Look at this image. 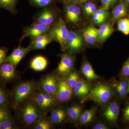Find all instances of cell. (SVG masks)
I'll use <instances>...</instances> for the list:
<instances>
[{
	"label": "cell",
	"mask_w": 129,
	"mask_h": 129,
	"mask_svg": "<svg viewBox=\"0 0 129 129\" xmlns=\"http://www.w3.org/2000/svg\"><path fill=\"white\" fill-rule=\"evenodd\" d=\"M10 90V108L16 109L24 103L32 99L37 89V82L25 80L14 83Z\"/></svg>",
	"instance_id": "obj_1"
},
{
	"label": "cell",
	"mask_w": 129,
	"mask_h": 129,
	"mask_svg": "<svg viewBox=\"0 0 129 129\" xmlns=\"http://www.w3.org/2000/svg\"><path fill=\"white\" fill-rule=\"evenodd\" d=\"M15 117L20 128H29L44 113L33 100L25 102L15 109Z\"/></svg>",
	"instance_id": "obj_2"
},
{
	"label": "cell",
	"mask_w": 129,
	"mask_h": 129,
	"mask_svg": "<svg viewBox=\"0 0 129 129\" xmlns=\"http://www.w3.org/2000/svg\"><path fill=\"white\" fill-rule=\"evenodd\" d=\"M114 95L113 86L99 83L91 88L89 96L97 104L105 105L112 101Z\"/></svg>",
	"instance_id": "obj_3"
},
{
	"label": "cell",
	"mask_w": 129,
	"mask_h": 129,
	"mask_svg": "<svg viewBox=\"0 0 129 129\" xmlns=\"http://www.w3.org/2000/svg\"><path fill=\"white\" fill-rule=\"evenodd\" d=\"M69 32L66 22L61 18L53 25L50 32L54 42L60 44L63 52L67 50Z\"/></svg>",
	"instance_id": "obj_4"
},
{
	"label": "cell",
	"mask_w": 129,
	"mask_h": 129,
	"mask_svg": "<svg viewBox=\"0 0 129 129\" xmlns=\"http://www.w3.org/2000/svg\"><path fill=\"white\" fill-rule=\"evenodd\" d=\"M41 9L35 14L33 23L52 26L60 18L59 17V11L54 5Z\"/></svg>",
	"instance_id": "obj_5"
},
{
	"label": "cell",
	"mask_w": 129,
	"mask_h": 129,
	"mask_svg": "<svg viewBox=\"0 0 129 129\" xmlns=\"http://www.w3.org/2000/svg\"><path fill=\"white\" fill-rule=\"evenodd\" d=\"M45 113L51 112L58 104L55 98L50 94L37 89L32 99Z\"/></svg>",
	"instance_id": "obj_6"
},
{
	"label": "cell",
	"mask_w": 129,
	"mask_h": 129,
	"mask_svg": "<svg viewBox=\"0 0 129 129\" xmlns=\"http://www.w3.org/2000/svg\"><path fill=\"white\" fill-rule=\"evenodd\" d=\"M60 78L55 72L43 75L37 82V89L54 96L58 88Z\"/></svg>",
	"instance_id": "obj_7"
},
{
	"label": "cell",
	"mask_w": 129,
	"mask_h": 129,
	"mask_svg": "<svg viewBox=\"0 0 129 129\" xmlns=\"http://www.w3.org/2000/svg\"><path fill=\"white\" fill-rule=\"evenodd\" d=\"M85 42L82 31L69 30L67 52L72 55L80 52L84 47Z\"/></svg>",
	"instance_id": "obj_8"
},
{
	"label": "cell",
	"mask_w": 129,
	"mask_h": 129,
	"mask_svg": "<svg viewBox=\"0 0 129 129\" xmlns=\"http://www.w3.org/2000/svg\"><path fill=\"white\" fill-rule=\"evenodd\" d=\"M16 68L6 61L0 65V81L6 85L20 81V73Z\"/></svg>",
	"instance_id": "obj_9"
},
{
	"label": "cell",
	"mask_w": 129,
	"mask_h": 129,
	"mask_svg": "<svg viewBox=\"0 0 129 129\" xmlns=\"http://www.w3.org/2000/svg\"><path fill=\"white\" fill-rule=\"evenodd\" d=\"M64 21L70 25L75 26L80 23L82 18L81 9L74 3H63Z\"/></svg>",
	"instance_id": "obj_10"
},
{
	"label": "cell",
	"mask_w": 129,
	"mask_h": 129,
	"mask_svg": "<svg viewBox=\"0 0 129 129\" xmlns=\"http://www.w3.org/2000/svg\"><path fill=\"white\" fill-rule=\"evenodd\" d=\"M120 111V106L117 101L112 100L104 106L103 109V116L111 125L117 126Z\"/></svg>",
	"instance_id": "obj_11"
},
{
	"label": "cell",
	"mask_w": 129,
	"mask_h": 129,
	"mask_svg": "<svg viewBox=\"0 0 129 129\" xmlns=\"http://www.w3.org/2000/svg\"><path fill=\"white\" fill-rule=\"evenodd\" d=\"M60 56L61 61L55 72L61 78H65L74 69L75 57L65 52Z\"/></svg>",
	"instance_id": "obj_12"
},
{
	"label": "cell",
	"mask_w": 129,
	"mask_h": 129,
	"mask_svg": "<svg viewBox=\"0 0 129 129\" xmlns=\"http://www.w3.org/2000/svg\"><path fill=\"white\" fill-rule=\"evenodd\" d=\"M52 26L44 24L33 23L31 25L24 28L23 34L19 40V42L21 43L25 37L33 39L43 34L48 33L50 31Z\"/></svg>",
	"instance_id": "obj_13"
},
{
	"label": "cell",
	"mask_w": 129,
	"mask_h": 129,
	"mask_svg": "<svg viewBox=\"0 0 129 129\" xmlns=\"http://www.w3.org/2000/svg\"><path fill=\"white\" fill-rule=\"evenodd\" d=\"M73 94V89L67 84L64 78L60 77L58 88L54 95L58 104L68 102L72 99Z\"/></svg>",
	"instance_id": "obj_14"
},
{
	"label": "cell",
	"mask_w": 129,
	"mask_h": 129,
	"mask_svg": "<svg viewBox=\"0 0 129 129\" xmlns=\"http://www.w3.org/2000/svg\"><path fill=\"white\" fill-rule=\"evenodd\" d=\"M30 40V44L28 46L30 51L44 50L48 44L54 42L50 32L43 34Z\"/></svg>",
	"instance_id": "obj_15"
},
{
	"label": "cell",
	"mask_w": 129,
	"mask_h": 129,
	"mask_svg": "<svg viewBox=\"0 0 129 129\" xmlns=\"http://www.w3.org/2000/svg\"><path fill=\"white\" fill-rule=\"evenodd\" d=\"M30 51H31L28 47L24 48L21 46L20 43L18 46L14 48L12 53L7 56L5 61L9 62L16 68L21 60L25 57Z\"/></svg>",
	"instance_id": "obj_16"
},
{
	"label": "cell",
	"mask_w": 129,
	"mask_h": 129,
	"mask_svg": "<svg viewBox=\"0 0 129 129\" xmlns=\"http://www.w3.org/2000/svg\"><path fill=\"white\" fill-rule=\"evenodd\" d=\"M128 12L129 4L125 1L120 0L112 11L113 22H116L120 19L125 17L128 16Z\"/></svg>",
	"instance_id": "obj_17"
},
{
	"label": "cell",
	"mask_w": 129,
	"mask_h": 129,
	"mask_svg": "<svg viewBox=\"0 0 129 129\" xmlns=\"http://www.w3.org/2000/svg\"><path fill=\"white\" fill-rule=\"evenodd\" d=\"M58 105L59 104L56 106L51 111L50 116L55 125L62 124L68 121L67 109Z\"/></svg>",
	"instance_id": "obj_18"
},
{
	"label": "cell",
	"mask_w": 129,
	"mask_h": 129,
	"mask_svg": "<svg viewBox=\"0 0 129 129\" xmlns=\"http://www.w3.org/2000/svg\"><path fill=\"white\" fill-rule=\"evenodd\" d=\"M114 31L113 23L111 21H106L98 29L97 43L100 45L103 44L112 34Z\"/></svg>",
	"instance_id": "obj_19"
},
{
	"label": "cell",
	"mask_w": 129,
	"mask_h": 129,
	"mask_svg": "<svg viewBox=\"0 0 129 129\" xmlns=\"http://www.w3.org/2000/svg\"><path fill=\"white\" fill-rule=\"evenodd\" d=\"M86 43L89 45H94L98 40V29L92 25L85 27L82 31Z\"/></svg>",
	"instance_id": "obj_20"
},
{
	"label": "cell",
	"mask_w": 129,
	"mask_h": 129,
	"mask_svg": "<svg viewBox=\"0 0 129 129\" xmlns=\"http://www.w3.org/2000/svg\"><path fill=\"white\" fill-rule=\"evenodd\" d=\"M91 88L92 86L89 82L80 78L73 89L74 94L80 98L89 96Z\"/></svg>",
	"instance_id": "obj_21"
},
{
	"label": "cell",
	"mask_w": 129,
	"mask_h": 129,
	"mask_svg": "<svg viewBox=\"0 0 129 129\" xmlns=\"http://www.w3.org/2000/svg\"><path fill=\"white\" fill-rule=\"evenodd\" d=\"M129 78H120L113 86L115 94L120 100L126 99L128 95V84Z\"/></svg>",
	"instance_id": "obj_22"
},
{
	"label": "cell",
	"mask_w": 129,
	"mask_h": 129,
	"mask_svg": "<svg viewBox=\"0 0 129 129\" xmlns=\"http://www.w3.org/2000/svg\"><path fill=\"white\" fill-rule=\"evenodd\" d=\"M55 125L51 120L50 116L47 114L43 113L35 122L30 129H52Z\"/></svg>",
	"instance_id": "obj_23"
},
{
	"label": "cell",
	"mask_w": 129,
	"mask_h": 129,
	"mask_svg": "<svg viewBox=\"0 0 129 129\" xmlns=\"http://www.w3.org/2000/svg\"><path fill=\"white\" fill-rule=\"evenodd\" d=\"M82 108L78 104H74L67 109L68 121L76 125L82 113Z\"/></svg>",
	"instance_id": "obj_24"
},
{
	"label": "cell",
	"mask_w": 129,
	"mask_h": 129,
	"mask_svg": "<svg viewBox=\"0 0 129 129\" xmlns=\"http://www.w3.org/2000/svg\"><path fill=\"white\" fill-rule=\"evenodd\" d=\"M81 73L89 83L96 80L98 76L95 73L91 64L87 60L83 62L81 68Z\"/></svg>",
	"instance_id": "obj_25"
},
{
	"label": "cell",
	"mask_w": 129,
	"mask_h": 129,
	"mask_svg": "<svg viewBox=\"0 0 129 129\" xmlns=\"http://www.w3.org/2000/svg\"><path fill=\"white\" fill-rule=\"evenodd\" d=\"M97 111L96 107H92L91 108L85 110L81 113L78 123L81 125H86L94 119Z\"/></svg>",
	"instance_id": "obj_26"
},
{
	"label": "cell",
	"mask_w": 129,
	"mask_h": 129,
	"mask_svg": "<svg viewBox=\"0 0 129 129\" xmlns=\"http://www.w3.org/2000/svg\"><path fill=\"white\" fill-rule=\"evenodd\" d=\"M48 61L44 56H38L33 58L30 64V68L37 72L43 71L47 67Z\"/></svg>",
	"instance_id": "obj_27"
},
{
	"label": "cell",
	"mask_w": 129,
	"mask_h": 129,
	"mask_svg": "<svg viewBox=\"0 0 129 129\" xmlns=\"http://www.w3.org/2000/svg\"><path fill=\"white\" fill-rule=\"evenodd\" d=\"M10 92L6 85L0 81V106L7 108H10Z\"/></svg>",
	"instance_id": "obj_28"
},
{
	"label": "cell",
	"mask_w": 129,
	"mask_h": 129,
	"mask_svg": "<svg viewBox=\"0 0 129 129\" xmlns=\"http://www.w3.org/2000/svg\"><path fill=\"white\" fill-rule=\"evenodd\" d=\"M21 128L16 118L11 114L0 122V129H18Z\"/></svg>",
	"instance_id": "obj_29"
},
{
	"label": "cell",
	"mask_w": 129,
	"mask_h": 129,
	"mask_svg": "<svg viewBox=\"0 0 129 129\" xmlns=\"http://www.w3.org/2000/svg\"><path fill=\"white\" fill-rule=\"evenodd\" d=\"M82 5V10L86 17H92L97 9L96 4L91 1L87 2Z\"/></svg>",
	"instance_id": "obj_30"
},
{
	"label": "cell",
	"mask_w": 129,
	"mask_h": 129,
	"mask_svg": "<svg viewBox=\"0 0 129 129\" xmlns=\"http://www.w3.org/2000/svg\"><path fill=\"white\" fill-rule=\"evenodd\" d=\"M18 0H0V8H3L11 12L13 14H16L17 10L16 6Z\"/></svg>",
	"instance_id": "obj_31"
},
{
	"label": "cell",
	"mask_w": 129,
	"mask_h": 129,
	"mask_svg": "<svg viewBox=\"0 0 129 129\" xmlns=\"http://www.w3.org/2000/svg\"><path fill=\"white\" fill-rule=\"evenodd\" d=\"M64 78L67 84L72 89H73L77 84L80 78L78 73L74 69L73 70Z\"/></svg>",
	"instance_id": "obj_32"
},
{
	"label": "cell",
	"mask_w": 129,
	"mask_h": 129,
	"mask_svg": "<svg viewBox=\"0 0 129 129\" xmlns=\"http://www.w3.org/2000/svg\"><path fill=\"white\" fill-rule=\"evenodd\" d=\"M31 6L34 7L42 8L53 6L56 0H28Z\"/></svg>",
	"instance_id": "obj_33"
},
{
	"label": "cell",
	"mask_w": 129,
	"mask_h": 129,
	"mask_svg": "<svg viewBox=\"0 0 129 129\" xmlns=\"http://www.w3.org/2000/svg\"><path fill=\"white\" fill-rule=\"evenodd\" d=\"M118 30L124 34H129V19L124 18L120 19L117 21Z\"/></svg>",
	"instance_id": "obj_34"
},
{
	"label": "cell",
	"mask_w": 129,
	"mask_h": 129,
	"mask_svg": "<svg viewBox=\"0 0 129 129\" xmlns=\"http://www.w3.org/2000/svg\"><path fill=\"white\" fill-rule=\"evenodd\" d=\"M102 8L109 10L117 5L120 0H100Z\"/></svg>",
	"instance_id": "obj_35"
},
{
	"label": "cell",
	"mask_w": 129,
	"mask_h": 129,
	"mask_svg": "<svg viewBox=\"0 0 129 129\" xmlns=\"http://www.w3.org/2000/svg\"><path fill=\"white\" fill-rule=\"evenodd\" d=\"M120 78H129V57L125 61L120 73Z\"/></svg>",
	"instance_id": "obj_36"
},
{
	"label": "cell",
	"mask_w": 129,
	"mask_h": 129,
	"mask_svg": "<svg viewBox=\"0 0 129 129\" xmlns=\"http://www.w3.org/2000/svg\"><path fill=\"white\" fill-rule=\"evenodd\" d=\"M122 119L125 123H129V101L125 104L122 110Z\"/></svg>",
	"instance_id": "obj_37"
},
{
	"label": "cell",
	"mask_w": 129,
	"mask_h": 129,
	"mask_svg": "<svg viewBox=\"0 0 129 129\" xmlns=\"http://www.w3.org/2000/svg\"><path fill=\"white\" fill-rule=\"evenodd\" d=\"M8 49L5 47H0V65L5 61L7 56Z\"/></svg>",
	"instance_id": "obj_38"
},
{
	"label": "cell",
	"mask_w": 129,
	"mask_h": 129,
	"mask_svg": "<svg viewBox=\"0 0 129 129\" xmlns=\"http://www.w3.org/2000/svg\"><path fill=\"white\" fill-rule=\"evenodd\" d=\"M10 114L11 113L9 112V108L0 106V122Z\"/></svg>",
	"instance_id": "obj_39"
},
{
	"label": "cell",
	"mask_w": 129,
	"mask_h": 129,
	"mask_svg": "<svg viewBox=\"0 0 129 129\" xmlns=\"http://www.w3.org/2000/svg\"><path fill=\"white\" fill-rule=\"evenodd\" d=\"M108 126L103 123H98L93 126L92 129H108Z\"/></svg>",
	"instance_id": "obj_40"
},
{
	"label": "cell",
	"mask_w": 129,
	"mask_h": 129,
	"mask_svg": "<svg viewBox=\"0 0 129 129\" xmlns=\"http://www.w3.org/2000/svg\"><path fill=\"white\" fill-rule=\"evenodd\" d=\"M92 0H73L72 2L70 3H74L78 6H80L81 5H82L83 3L91 1Z\"/></svg>",
	"instance_id": "obj_41"
},
{
	"label": "cell",
	"mask_w": 129,
	"mask_h": 129,
	"mask_svg": "<svg viewBox=\"0 0 129 129\" xmlns=\"http://www.w3.org/2000/svg\"><path fill=\"white\" fill-rule=\"evenodd\" d=\"M73 0H62L63 3H71Z\"/></svg>",
	"instance_id": "obj_42"
},
{
	"label": "cell",
	"mask_w": 129,
	"mask_h": 129,
	"mask_svg": "<svg viewBox=\"0 0 129 129\" xmlns=\"http://www.w3.org/2000/svg\"><path fill=\"white\" fill-rule=\"evenodd\" d=\"M128 94H129V80L128 81Z\"/></svg>",
	"instance_id": "obj_43"
},
{
	"label": "cell",
	"mask_w": 129,
	"mask_h": 129,
	"mask_svg": "<svg viewBox=\"0 0 129 129\" xmlns=\"http://www.w3.org/2000/svg\"><path fill=\"white\" fill-rule=\"evenodd\" d=\"M125 1L129 5V0H125Z\"/></svg>",
	"instance_id": "obj_44"
},
{
	"label": "cell",
	"mask_w": 129,
	"mask_h": 129,
	"mask_svg": "<svg viewBox=\"0 0 129 129\" xmlns=\"http://www.w3.org/2000/svg\"><path fill=\"white\" fill-rule=\"evenodd\" d=\"M128 18L129 19V12H128Z\"/></svg>",
	"instance_id": "obj_45"
}]
</instances>
